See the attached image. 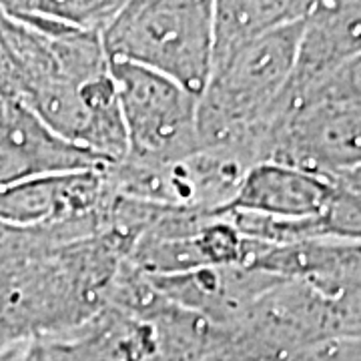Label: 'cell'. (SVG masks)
Instances as JSON below:
<instances>
[{
	"label": "cell",
	"instance_id": "cell-1",
	"mask_svg": "<svg viewBox=\"0 0 361 361\" xmlns=\"http://www.w3.org/2000/svg\"><path fill=\"white\" fill-rule=\"evenodd\" d=\"M129 245L113 233L66 241L0 275V345L56 343L92 319Z\"/></svg>",
	"mask_w": 361,
	"mask_h": 361
},
{
	"label": "cell",
	"instance_id": "cell-2",
	"mask_svg": "<svg viewBox=\"0 0 361 361\" xmlns=\"http://www.w3.org/2000/svg\"><path fill=\"white\" fill-rule=\"evenodd\" d=\"M101 40L111 63L141 66L201 97L211 77L213 2H123Z\"/></svg>",
	"mask_w": 361,
	"mask_h": 361
},
{
	"label": "cell",
	"instance_id": "cell-3",
	"mask_svg": "<svg viewBox=\"0 0 361 361\" xmlns=\"http://www.w3.org/2000/svg\"><path fill=\"white\" fill-rule=\"evenodd\" d=\"M111 77L127 137L123 159L173 163L201 147L197 94L127 63H111Z\"/></svg>",
	"mask_w": 361,
	"mask_h": 361
},
{
	"label": "cell",
	"instance_id": "cell-4",
	"mask_svg": "<svg viewBox=\"0 0 361 361\" xmlns=\"http://www.w3.org/2000/svg\"><path fill=\"white\" fill-rule=\"evenodd\" d=\"M336 177L361 167V104L311 103L283 115L271 135L269 159Z\"/></svg>",
	"mask_w": 361,
	"mask_h": 361
},
{
	"label": "cell",
	"instance_id": "cell-5",
	"mask_svg": "<svg viewBox=\"0 0 361 361\" xmlns=\"http://www.w3.org/2000/svg\"><path fill=\"white\" fill-rule=\"evenodd\" d=\"M104 169L54 173L23 180L0 191V221L42 227L101 219L113 197Z\"/></svg>",
	"mask_w": 361,
	"mask_h": 361
},
{
	"label": "cell",
	"instance_id": "cell-6",
	"mask_svg": "<svg viewBox=\"0 0 361 361\" xmlns=\"http://www.w3.org/2000/svg\"><path fill=\"white\" fill-rule=\"evenodd\" d=\"M357 59H361V2H313L303 18L281 116Z\"/></svg>",
	"mask_w": 361,
	"mask_h": 361
},
{
	"label": "cell",
	"instance_id": "cell-7",
	"mask_svg": "<svg viewBox=\"0 0 361 361\" xmlns=\"http://www.w3.org/2000/svg\"><path fill=\"white\" fill-rule=\"evenodd\" d=\"M111 163L52 133L26 106L0 99V191L23 180Z\"/></svg>",
	"mask_w": 361,
	"mask_h": 361
},
{
	"label": "cell",
	"instance_id": "cell-8",
	"mask_svg": "<svg viewBox=\"0 0 361 361\" xmlns=\"http://www.w3.org/2000/svg\"><path fill=\"white\" fill-rule=\"evenodd\" d=\"M149 277V275H147ZM279 277L247 265H223L151 277L159 293L221 329H231Z\"/></svg>",
	"mask_w": 361,
	"mask_h": 361
},
{
	"label": "cell",
	"instance_id": "cell-9",
	"mask_svg": "<svg viewBox=\"0 0 361 361\" xmlns=\"http://www.w3.org/2000/svg\"><path fill=\"white\" fill-rule=\"evenodd\" d=\"M334 180L305 169L265 161L251 167L225 211L277 221H315L327 211Z\"/></svg>",
	"mask_w": 361,
	"mask_h": 361
},
{
	"label": "cell",
	"instance_id": "cell-10",
	"mask_svg": "<svg viewBox=\"0 0 361 361\" xmlns=\"http://www.w3.org/2000/svg\"><path fill=\"white\" fill-rule=\"evenodd\" d=\"M42 345L63 361H159L153 323L109 303L71 336Z\"/></svg>",
	"mask_w": 361,
	"mask_h": 361
},
{
	"label": "cell",
	"instance_id": "cell-11",
	"mask_svg": "<svg viewBox=\"0 0 361 361\" xmlns=\"http://www.w3.org/2000/svg\"><path fill=\"white\" fill-rule=\"evenodd\" d=\"M313 2L293 0H223L213 2V51L211 73L227 65L279 26L303 20Z\"/></svg>",
	"mask_w": 361,
	"mask_h": 361
},
{
	"label": "cell",
	"instance_id": "cell-12",
	"mask_svg": "<svg viewBox=\"0 0 361 361\" xmlns=\"http://www.w3.org/2000/svg\"><path fill=\"white\" fill-rule=\"evenodd\" d=\"M101 233H104L101 219L71 221L42 227H23L0 221V275L52 247Z\"/></svg>",
	"mask_w": 361,
	"mask_h": 361
},
{
	"label": "cell",
	"instance_id": "cell-13",
	"mask_svg": "<svg viewBox=\"0 0 361 361\" xmlns=\"http://www.w3.org/2000/svg\"><path fill=\"white\" fill-rule=\"evenodd\" d=\"M334 180V197L317 219V239L336 237L361 241V167L341 173Z\"/></svg>",
	"mask_w": 361,
	"mask_h": 361
},
{
	"label": "cell",
	"instance_id": "cell-14",
	"mask_svg": "<svg viewBox=\"0 0 361 361\" xmlns=\"http://www.w3.org/2000/svg\"><path fill=\"white\" fill-rule=\"evenodd\" d=\"M20 8L51 18L59 25L101 37L111 25L123 2L106 0H49V2H18Z\"/></svg>",
	"mask_w": 361,
	"mask_h": 361
},
{
	"label": "cell",
	"instance_id": "cell-15",
	"mask_svg": "<svg viewBox=\"0 0 361 361\" xmlns=\"http://www.w3.org/2000/svg\"><path fill=\"white\" fill-rule=\"evenodd\" d=\"M311 103L361 104V59L353 61L351 65L343 66L334 77L327 78L323 85H319L317 89L310 92L301 103L297 104L295 109Z\"/></svg>",
	"mask_w": 361,
	"mask_h": 361
},
{
	"label": "cell",
	"instance_id": "cell-16",
	"mask_svg": "<svg viewBox=\"0 0 361 361\" xmlns=\"http://www.w3.org/2000/svg\"><path fill=\"white\" fill-rule=\"evenodd\" d=\"M30 345H0V361H23Z\"/></svg>",
	"mask_w": 361,
	"mask_h": 361
},
{
	"label": "cell",
	"instance_id": "cell-17",
	"mask_svg": "<svg viewBox=\"0 0 361 361\" xmlns=\"http://www.w3.org/2000/svg\"><path fill=\"white\" fill-rule=\"evenodd\" d=\"M23 361H51L49 360V353H47V348L42 343H32L28 351H26L25 360Z\"/></svg>",
	"mask_w": 361,
	"mask_h": 361
},
{
	"label": "cell",
	"instance_id": "cell-18",
	"mask_svg": "<svg viewBox=\"0 0 361 361\" xmlns=\"http://www.w3.org/2000/svg\"><path fill=\"white\" fill-rule=\"evenodd\" d=\"M44 348H47V345H44ZM47 353H49V360H51V361H63L61 357H59V355H56V353H52L49 348H47Z\"/></svg>",
	"mask_w": 361,
	"mask_h": 361
}]
</instances>
